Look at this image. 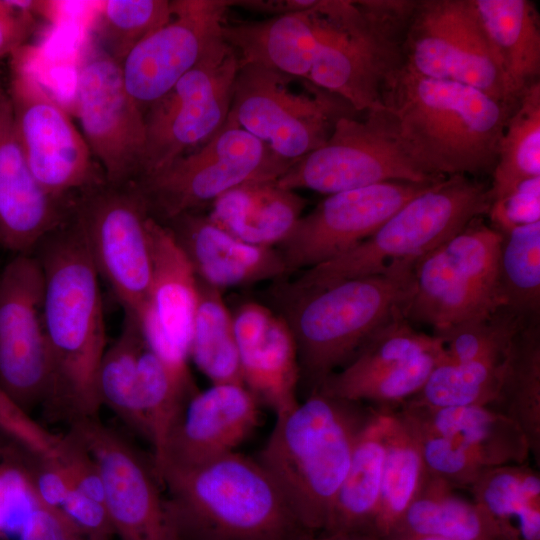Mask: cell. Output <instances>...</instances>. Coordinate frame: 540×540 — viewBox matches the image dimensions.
<instances>
[{"instance_id": "obj_50", "label": "cell", "mask_w": 540, "mask_h": 540, "mask_svg": "<svg viewBox=\"0 0 540 540\" xmlns=\"http://www.w3.org/2000/svg\"><path fill=\"white\" fill-rule=\"evenodd\" d=\"M316 0H240L232 1L231 6L249 11L277 16L312 8Z\"/></svg>"}, {"instance_id": "obj_5", "label": "cell", "mask_w": 540, "mask_h": 540, "mask_svg": "<svg viewBox=\"0 0 540 540\" xmlns=\"http://www.w3.org/2000/svg\"><path fill=\"white\" fill-rule=\"evenodd\" d=\"M417 261L290 296L286 319L297 348L300 386L318 390L387 324L406 311L415 290Z\"/></svg>"}, {"instance_id": "obj_2", "label": "cell", "mask_w": 540, "mask_h": 540, "mask_svg": "<svg viewBox=\"0 0 540 540\" xmlns=\"http://www.w3.org/2000/svg\"><path fill=\"white\" fill-rule=\"evenodd\" d=\"M381 99L411 160L442 178L492 173L515 106L466 84L419 75L405 63L388 76Z\"/></svg>"}, {"instance_id": "obj_49", "label": "cell", "mask_w": 540, "mask_h": 540, "mask_svg": "<svg viewBox=\"0 0 540 540\" xmlns=\"http://www.w3.org/2000/svg\"><path fill=\"white\" fill-rule=\"evenodd\" d=\"M61 509L89 534L113 538L115 530L104 503L71 490Z\"/></svg>"}, {"instance_id": "obj_35", "label": "cell", "mask_w": 540, "mask_h": 540, "mask_svg": "<svg viewBox=\"0 0 540 540\" xmlns=\"http://www.w3.org/2000/svg\"><path fill=\"white\" fill-rule=\"evenodd\" d=\"M145 347L138 318L124 312L117 338L107 346L97 375L101 405L148 440L139 391V358Z\"/></svg>"}, {"instance_id": "obj_40", "label": "cell", "mask_w": 540, "mask_h": 540, "mask_svg": "<svg viewBox=\"0 0 540 540\" xmlns=\"http://www.w3.org/2000/svg\"><path fill=\"white\" fill-rule=\"evenodd\" d=\"M503 364L454 363L445 358L407 401L432 408L490 406L499 391Z\"/></svg>"}, {"instance_id": "obj_47", "label": "cell", "mask_w": 540, "mask_h": 540, "mask_svg": "<svg viewBox=\"0 0 540 540\" xmlns=\"http://www.w3.org/2000/svg\"><path fill=\"white\" fill-rule=\"evenodd\" d=\"M56 458L65 469L73 490L105 504L104 488L97 463L70 430L62 435Z\"/></svg>"}, {"instance_id": "obj_28", "label": "cell", "mask_w": 540, "mask_h": 540, "mask_svg": "<svg viewBox=\"0 0 540 540\" xmlns=\"http://www.w3.org/2000/svg\"><path fill=\"white\" fill-rule=\"evenodd\" d=\"M306 200L277 180L248 181L211 203L209 218L236 238L261 247H276L303 215Z\"/></svg>"}, {"instance_id": "obj_37", "label": "cell", "mask_w": 540, "mask_h": 540, "mask_svg": "<svg viewBox=\"0 0 540 540\" xmlns=\"http://www.w3.org/2000/svg\"><path fill=\"white\" fill-rule=\"evenodd\" d=\"M534 177H540L539 81L523 91L504 125L489 188L491 201Z\"/></svg>"}, {"instance_id": "obj_45", "label": "cell", "mask_w": 540, "mask_h": 540, "mask_svg": "<svg viewBox=\"0 0 540 540\" xmlns=\"http://www.w3.org/2000/svg\"><path fill=\"white\" fill-rule=\"evenodd\" d=\"M498 232L540 221V177L526 179L505 196L492 201L488 214Z\"/></svg>"}, {"instance_id": "obj_8", "label": "cell", "mask_w": 540, "mask_h": 540, "mask_svg": "<svg viewBox=\"0 0 540 540\" xmlns=\"http://www.w3.org/2000/svg\"><path fill=\"white\" fill-rule=\"evenodd\" d=\"M501 241V233L478 217L420 258L406 319L432 327L437 335L506 306L499 274Z\"/></svg>"}, {"instance_id": "obj_10", "label": "cell", "mask_w": 540, "mask_h": 540, "mask_svg": "<svg viewBox=\"0 0 540 540\" xmlns=\"http://www.w3.org/2000/svg\"><path fill=\"white\" fill-rule=\"evenodd\" d=\"M294 163L227 118L202 147L134 183L150 215L166 224L181 214L200 211L242 183L277 180Z\"/></svg>"}, {"instance_id": "obj_41", "label": "cell", "mask_w": 540, "mask_h": 540, "mask_svg": "<svg viewBox=\"0 0 540 540\" xmlns=\"http://www.w3.org/2000/svg\"><path fill=\"white\" fill-rule=\"evenodd\" d=\"M172 15L169 0L101 1L95 18V42L119 64Z\"/></svg>"}, {"instance_id": "obj_25", "label": "cell", "mask_w": 540, "mask_h": 540, "mask_svg": "<svg viewBox=\"0 0 540 540\" xmlns=\"http://www.w3.org/2000/svg\"><path fill=\"white\" fill-rule=\"evenodd\" d=\"M165 225L185 252L197 278L220 291L286 278L276 247L246 243L200 211L181 214Z\"/></svg>"}, {"instance_id": "obj_4", "label": "cell", "mask_w": 540, "mask_h": 540, "mask_svg": "<svg viewBox=\"0 0 540 540\" xmlns=\"http://www.w3.org/2000/svg\"><path fill=\"white\" fill-rule=\"evenodd\" d=\"M371 405L320 390L276 415L257 461L307 532L325 529Z\"/></svg>"}, {"instance_id": "obj_22", "label": "cell", "mask_w": 540, "mask_h": 540, "mask_svg": "<svg viewBox=\"0 0 540 540\" xmlns=\"http://www.w3.org/2000/svg\"><path fill=\"white\" fill-rule=\"evenodd\" d=\"M260 406L243 384H212L198 391L153 459L155 472L193 468L237 452L257 427Z\"/></svg>"}, {"instance_id": "obj_42", "label": "cell", "mask_w": 540, "mask_h": 540, "mask_svg": "<svg viewBox=\"0 0 540 540\" xmlns=\"http://www.w3.org/2000/svg\"><path fill=\"white\" fill-rule=\"evenodd\" d=\"M530 321L534 320L503 306L436 336L443 341L447 361L499 364L504 361L516 334Z\"/></svg>"}, {"instance_id": "obj_33", "label": "cell", "mask_w": 540, "mask_h": 540, "mask_svg": "<svg viewBox=\"0 0 540 540\" xmlns=\"http://www.w3.org/2000/svg\"><path fill=\"white\" fill-rule=\"evenodd\" d=\"M513 421L524 433L530 453L540 460V327L525 324L505 357L499 391L488 406Z\"/></svg>"}, {"instance_id": "obj_24", "label": "cell", "mask_w": 540, "mask_h": 540, "mask_svg": "<svg viewBox=\"0 0 540 540\" xmlns=\"http://www.w3.org/2000/svg\"><path fill=\"white\" fill-rule=\"evenodd\" d=\"M232 317L245 387L275 414L292 407L299 401L300 369L286 319L254 301Z\"/></svg>"}, {"instance_id": "obj_12", "label": "cell", "mask_w": 540, "mask_h": 540, "mask_svg": "<svg viewBox=\"0 0 540 540\" xmlns=\"http://www.w3.org/2000/svg\"><path fill=\"white\" fill-rule=\"evenodd\" d=\"M446 178L425 174L403 148L384 109L366 117L340 118L328 140L296 161L277 184L327 195L389 181L437 183Z\"/></svg>"}, {"instance_id": "obj_6", "label": "cell", "mask_w": 540, "mask_h": 540, "mask_svg": "<svg viewBox=\"0 0 540 540\" xmlns=\"http://www.w3.org/2000/svg\"><path fill=\"white\" fill-rule=\"evenodd\" d=\"M318 47L308 75L356 112L381 109L388 76L404 64L417 0H319Z\"/></svg>"}, {"instance_id": "obj_7", "label": "cell", "mask_w": 540, "mask_h": 540, "mask_svg": "<svg viewBox=\"0 0 540 540\" xmlns=\"http://www.w3.org/2000/svg\"><path fill=\"white\" fill-rule=\"evenodd\" d=\"M490 189L465 175L448 177L412 198L370 237L346 253L297 273L290 296L377 275L397 263L418 261L488 214Z\"/></svg>"}, {"instance_id": "obj_3", "label": "cell", "mask_w": 540, "mask_h": 540, "mask_svg": "<svg viewBox=\"0 0 540 540\" xmlns=\"http://www.w3.org/2000/svg\"><path fill=\"white\" fill-rule=\"evenodd\" d=\"M168 540H297L305 531L256 458L156 472Z\"/></svg>"}, {"instance_id": "obj_43", "label": "cell", "mask_w": 540, "mask_h": 540, "mask_svg": "<svg viewBox=\"0 0 540 540\" xmlns=\"http://www.w3.org/2000/svg\"><path fill=\"white\" fill-rule=\"evenodd\" d=\"M399 414L418 441L426 474L458 489L469 488L484 471L492 468L473 450L421 428Z\"/></svg>"}, {"instance_id": "obj_26", "label": "cell", "mask_w": 540, "mask_h": 540, "mask_svg": "<svg viewBox=\"0 0 540 540\" xmlns=\"http://www.w3.org/2000/svg\"><path fill=\"white\" fill-rule=\"evenodd\" d=\"M222 38L239 66L254 64L307 79L318 47L317 17L312 7L261 21L225 22Z\"/></svg>"}, {"instance_id": "obj_16", "label": "cell", "mask_w": 540, "mask_h": 540, "mask_svg": "<svg viewBox=\"0 0 540 540\" xmlns=\"http://www.w3.org/2000/svg\"><path fill=\"white\" fill-rule=\"evenodd\" d=\"M404 63L419 75L477 88L515 105L473 0H417L405 37Z\"/></svg>"}, {"instance_id": "obj_36", "label": "cell", "mask_w": 540, "mask_h": 540, "mask_svg": "<svg viewBox=\"0 0 540 540\" xmlns=\"http://www.w3.org/2000/svg\"><path fill=\"white\" fill-rule=\"evenodd\" d=\"M189 358L212 384L244 385L232 314L221 291L199 279Z\"/></svg>"}, {"instance_id": "obj_18", "label": "cell", "mask_w": 540, "mask_h": 540, "mask_svg": "<svg viewBox=\"0 0 540 540\" xmlns=\"http://www.w3.org/2000/svg\"><path fill=\"white\" fill-rule=\"evenodd\" d=\"M437 183L389 181L328 195L303 214L276 246L286 277L351 250L408 201Z\"/></svg>"}, {"instance_id": "obj_51", "label": "cell", "mask_w": 540, "mask_h": 540, "mask_svg": "<svg viewBox=\"0 0 540 540\" xmlns=\"http://www.w3.org/2000/svg\"><path fill=\"white\" fill-rule=\"evenodd\" d=\"M297 540H384L383 538L364 533L344 532H305Z\"/></svg>"}, {"instance_id": "obj_11", "label": "cell", "mask_w": 540, "mask_h": 540, "mask_svg": "<svg viewBox=\"0 0 540 540\" xmlns=\"http://www.w3.org/2000/svg\"><path fill=\"white\" fill-rule=\"evenodd\" d=\"M22 50L11 57L7 83L14 124L29 168L51 196L73 200L105 183L79 130L45 87Z\"/></svg>"}, {"instance_id": "obj_30", "label": "cell", "mask_w": 540, "mask_h": 540, "mask_svg": "<svg viewBox=\"0 0 540 540\" xmlns=\"http://www.w3.org/2000/svg\"><path fill=\"white\" fill-rule=\"evenodd\" d=\"M374 408L373 416L356 442L323 532L375 535L373 523L381 489L386 411Z\"/></svg>"}, {"instance_id": "obj_27", "label": "cell", "mask_w": 540, "mask_h": 540, "mask_svg": "<svg viewBox=\"0 0 540 540\" xmlns=\"http://www.w3.org/2000/svg\"><path fill=\"white\" fill-rule=\"evenodd\" d=\"M397 409L411 423L473 450L489 467L526 463L531 454L522 430L488 406L432 408L406 401Z\"/></svg>"}, {"instance_id": "obj_44", "label": "cell", "mask_w": 540, "mask_h": 540, "mask_svg": "<svg viewBox=\"0 0 540 540\" xmlns=\"http://www.w3.org/2000/svg\"><path fill=\"white\" fill-rule=\"evenodd\" d=\"M0 432L25 449L46 457H57L62 435L37 423L0 387Z\"/></svg>"}, {"instance_id": "obj_38", "label": "cell", "mask_w": 540, "mask_h": 540, "mask_svg": "<svg viewBox=\"0 0 540 540\" xmlns=\"http://www.w3.org/2000/svg\"><path fill=\"white\" fill-rule=\"evenodd\" d=\"M139 391L155 459L198 390L193 381L174 374L145 345L139 358Z\"/></svg>"}, {"instance_id": "obj_15", "label": "cell", "mask_w": 540, "mask_h": 540, "mask_svg": "<svg viewBox=\"0 0 540 540\" xmlns=\"http://www.w3.org/2000/svg\"><path fill=\"white\" fill-rule=\"evenodd\" d=\"M74 104L82 135L106 183L136 182L146 148L144 113L125 88L121 65L93 38L78 58Z\"/></svg>"}, {"instance_id": "obj_21", "label": "cell", "mask_w": 540, "mask_h": 540, "mask_svg": "<svg viewBox=\"0 0 540 540\" xmlns=\"http://www.w3.org/2000/svg\"><path fill=\"white\" fill-rule=\"evenodd\" d=\"M151 286L137 317L146 347L172 372L191 378L189 348L198 299V278L169 227L152 216L148 224Z\"/></svg>"}, {"instance_id": "obj_17", "label": "cell", "mask_w": 540, "mask_h": 540, "mask_svg": "<svg viewBox=\"0 0 540 540\" xmlns=\"http://www.w3.org/2000/svg\"><path fill=\"white\" fill-rule=\"evenodd\" d=\"M43 292L35 254L14 255L1 269L0 387L28 413L46 403L51 383Z\"/></svg>"}, {"instance_id": "obj_46", "label": "cell", "mask_w": 540, "mask_h": 540, "mask_svg": "<svg viewBox=\"0 0 540 540\" xmlns=\"http://www.w3.org/2000/svg\"><path fill=\"white\" fill-rule=\"evenodd\" d=\"M45 11L42 1L0 0V60L27 48L37 28V16Z\"/></svg>"}, {"instance_id": "obj_34", "label": "cell", "mask_w": 540, "mask_h": 540, "mask_svg": "<svg viewBox=\"0 0 540 540\" xmlns=\"http://www.w3.org/2000/svg\"><path fill=\"white\" fill-rule=\"evenodd\" d=\"M386 411L381 489L373 532L387 537L416 495L425 470L419 444L397 409Z\"/></svg>"}, {"instance_id": "obj_1", "label": "cell", "mask_w": 540, "mask_h": 540, "mask_svg": "<svg viewBox=\"0 0 540 540\" xmlns=\"http://www.w3.org/2000/svg\"><path fill=\"white\" fill-rule=\"evenodd\" d=\"M33 254L43 272V324L51 365L44 406L70 423L98 418L97 375L108 346L100 277L73 214Z\"/></svg>"}, {"instance_id": "obj_9", "label": "cell", "mask_w": 540, "mask_h": 540, "mask_svg": "<svg viewBox=\"0 0 540 540\" xmlns=\"http://www.w3.org/2000/svg\"><path fill=\"white\" fill-rule=\"evenodd\" d=\"M262 66H239L228 119L281 158L296 162L321 147L342 117L356 111L307 79Z\"/></svg>"}, {"instance_id": "obj_31", "label": "cell", "mask_w": 540, "mask_h": 540, "mask_svg": "<svg viewBox=\"0 0 540 540\" xmlns=\"http://www.w3.org/2000/svg\"><path fill=\"white\" fill-rule=\"evenodd\" d=\"M455 491L444 481L424 473L416 495L389 535L502 540L489 515Z\"/></svg>"}, {"instance_id": "obj_20", "label": "cell", "mask_w": 540, "mask_h": 540, "mask_svg": "<svg viewBox=\"0 0 540 540\" xmlns=\"http://www.w3.org/2000/svg\"><path fill=\"white\" fill-rule=\"evenodd\" d=\"M70 431L99 468L105 506L119 540H168L163 491L148 464L122 436L98 418L72 422Z\"/></svg>"}, {"instance_id": "obj_52", "label": "cell", "mask_w": 540, "mask_h": 540, "mask_svg": "<svg viewBox=\"0 0 540 540\" xmlns=\"http://www.w3.org/2000/svg\"><path fill=\"white\" fill-rule=\"evenodd\" d=\"M384 540H454L446 538H437V537H418V536H406V535H389L384 538Z\"/></svg>"}, {"instance_id": "obj_39", "label": "cell", "mask_w": 540, "mask_h": 540, "mask_svg": "<svg viewBox=\"0 0 540 540\" xmlns=\"http://www.w3.org/2000/svg\"><path fill=\"white\" fill-rule=\"evenodd\" d=\"M500 283L506 306L528 320L540 311V221L502 233Z\"/></svg>"}, {"instance_id": "obj_23", "label": "cell", "mask_w": 540, "mask_h": 540, "mask_svg": "<svg viewBox=\"0 0 540 540\" xmlns=\"http://www.w3.org/2000/svg\"><path fill=\"white\" fill-rule=\"evenodd\" d=\"M73 201L48 194L33 176L19 142L7 84L0 76V246L33 254L72 216Z\"/></svg>"}, {"instance_id": "obj_19", "label": "cell", "mask_w": 540, "mask_h": 540, "mask_svg": "<svg viewBox=\"0 0 540 540\" xmlns=\"http://www.w3.org/2000/svg\"><path fill=\"white\" fill-rule=\"evenodd\" d=\"M170 20L121 62L128 94L143 110L165 95L222 38L231 0H174Z\"/></svg>"}, {"instance_id": "obj_48", "label": "cell", "mask_w": 540, "mask_h": 540, "mask_svg": "<svg viewBox=\"0 0 540 540\" xmlns=\"http://www.w3.org/2000/svg\"><path fill=\"white\" fill-rule=\"evenodd\" d=\"M19 540H112L79 527L61 508L37 505L18 532Z\"/></svg>"}, {"instance_id": "obj_32", "label": "cell", "mask_w": 540, "mask_h": 540, "mask_svg": "<svg viewBox=\"0 0 540 540\" xmlns=\"http://www.w3.org/2000/svg\"><path fill=\"white\" fill-rule=\"evenodd\" d=\"M468 489L502 540H540V474L527 462L489 468Z\"/></svg>"}, {"instance_id": "obj_13", "label": "cell", "mask_w": 540, "mask_h": 540, "mask_svg": "<svg viewBox=\"0 0 540 540\" xmlns=\"http://www.w3.org/2000/svg\"><path fill=\"white\" fill-rule=\"evenodd\" d=\"M73 216L85 238L96 271L121 304L136 317L148 304L151 215L133 183H103L76 196Z\"/></svg>"}, {"instance_id": "obj_29", "label": "cell", "mask_w": 540, "mask_h": 540, "mask_svg": "<svg viewBox=\"0 0 540 540\" xmlns=\"http://www.w3.org/2000/svg\"><path fill=\"white\" fill-rule=\"evenodd\" d=\"M507 88L518 101L540 74L538 13L527 0H473Z\"/></svg>"}, {"instance_id": "obj_14", "label": "cell", "mask_w": 540, "mask_h": 540, "mask_svg": "<svg viewBox=\"0 0 540 540\" xmlns=\"http://www.w3.org/2000/svg\"><path fill=\"white\" fill-rule=\"evenodd\" d=\"M238 69L235 51L221 38L148 107L144 114L146 148L139 179L164 169L221 129L229 115Z\"/></svg>"}, {"instance_id": "obj_53", "label": "cell", "mask_w": 540, "mask_h": 540, "mask_svg": "<svg viewBox=\"0 0 540 540\" xmlns=\"http://www.w3.org/2000/svg\"><path fill=\"white\" fill-rule=\"evenodd\" d=\"M0 539H1V537H0Z\"/></svg>"}]
</instances>
